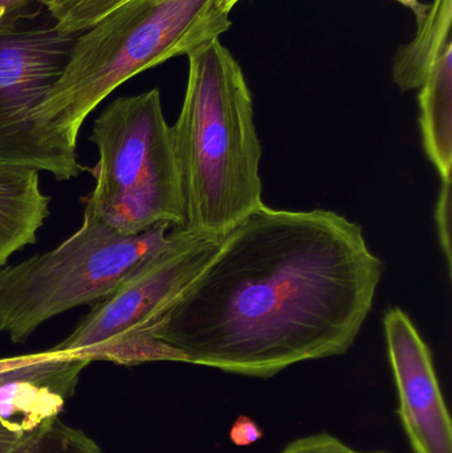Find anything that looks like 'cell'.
<instances>
[{"label": "cell", "instance_id": "277c9868", "mask_svg": "<svg viewBox=\"0 0 452 453\" xmlns=\"http://www.w3.org/2000/svg\"><path fill=\"white\" fill-rule=\"evenodd\" d=\"M96 188L85 206L116 231L185 226V201L161 93L151 89L109 104L93 124Z\"/></svg>", "mask_w": 452, "mask_h": 453}, {"label": "cell", "instance_id": "2e32d148", "mask_svg": "<svg viewBox=\"0 0 452 453\" xmlns=\"http://www.w3.org/2000/svg\"><path fill=\"white\" fill-rule=\"evenodd\" d=\"M450 215L451 182H442V190H441L437 207V223L438 229H440L441 242H442V248L445 250L448 268H451Z\"/></svg>", "mask_w": 452, "mask_h": 453}, {"label": "cell", "instance_id": "7c38bea8", "mask_svg": "<svg viewBox=\"0 0 452 453\" xmlns=\"http://www.w3.org/2000/svg\"><path fill=\"white\" fill-rule=\"evenodd\" d=\"M452 0H434L409 44L398 50L393 80L402 90L419 89L438 56L451 42Z\"/></svg>", "mask_w": 452, "mask_h": 453}, {"label": "cell", "instance_id": "9c48e42d", "mask_svg": "<svg viewBox=\"0 0 452 453\" xmlns=\"http://www.w3.org/2000/svg\"><path fill=\"white\" fill-rule=\"evenodd\" d=\"M88 359L50 350L23 356L0 370V419L19 431H32L57 418L76 393Z\"/></svg>", "mask_w": 452, "mask_h": 453}, {"label": "cell", "instance_id": "d6986e66", "mask_svg": "<svg viewBox=\"0 0 452 453\" xmlns=\"http://www.w3.org/2000/svg\"><path fill=\"white\" fill-rule=\"evenodd\" d=\"M395 2L401 3V4L408 7L411 10L417 19V24L421 23L425 18H426L427 12H429V5L424 4L419 0H395Z\"/></svg>", "mask_w": 452, "mask_h": 453}, {"label": "cell", "instance_id": "9a60e30c", "mask_svg": "<svg viewBox=\"0 0 452 453\" xmlns=\"http://www.w3.org/2000/svg\"><path fill=\"white\" fill-rule=\"evenodd\" d=\"M280 453H392V452H360L350 449L336 436L326 433L304 436L289 443Z\"/></svg>", "mask_w": 452, "mask_h": 453}, {"label": "cell", "instance_id": "3957f363", "mask_svg": "<svg viewBox=\"0 0 452 453\" xmlns=\"http://www.w3.org/2000/svg\"><path fill=\"white\" fill-rule=\"evenodd\" d=\"M231 27L218 0H126L77 36L37 117L77 145L87 117L135 74L219 39Z\"/></svg>", "mask_w": 452, "mask_h": 453}, {"label": "cell", "instance_id": "e0dca14e", "mask_svg": "<svg viewBox=\"0 0 452 453\" xmlns=\"http://www.w3.org/2000/svg\"><path fill=\"white\" fill-rule=\"evenodd\" d=\"M263 438L262 428L249 417H239L230 431V439L235 446L247 447Z\"/></svg>", "mask_w": 452, "mask_h": 453}, {"label": "cell", "instance_id": "44dd1931", "mask_svg": "<svg viewBox=\"0 0 452 453\" xmlns=\"http://www.w3.org/2000/svg\"><path fill=\"white\" fill-rule=\"evenodd\" d=\"M241 2V0H218V4H219V7L222 8L225 12L231 13L234 7Z\"/></svg>", "mask_w": 452, "mask_h": 453}, {"label": "cell", "instance_id": "ba28073f", "mask_svg": "<svg viewBox=\"0 0 452 453\" xmlns=\"http://www.w3.org/2000/svg\"><path fill=\"white\" fill-rule=\"evenodd\" d=\"M387 354L397 388L398 415L414 453H452V425L432 351L408 314L384 317Z\"/></svg>", "mask_w": 452, "mask_h": 453}, {"label": "cell", "instance_id": "30bf717a", "mask_svg": "<svg viewBox=\"0 0 452 453\" xmlns=\"http://www.w3.org/2000/svg\"><path fill=\"white\" fill-rule=\"evenodd\" d=\"M50 203L37 170L0 166V268L13 253L36 242Z\"/></svg>", "mask_w": 452, "mask_h": 453}, {"label": "cell", "instance_id": "4fadbf2b", "mask_svg": "<svg viewBox=\"0 0 452 453\" xmlns=\"http://www.w3.org/2000/svg\"><path fill=\"white\" fill-rule=\"evenodd\" d=\"M0 453H103L89 435L60 417L32 431H19L0 419Z\"/></svg>", "mask_w": 452, "mask_h": 453}, {"label": "cell", "instance_id": "ac0fdd59", "mask_svg": "<svg viewBox=\"0 0 452 453\" xmlns=\"http://www.w3.org/2000/svg\"><path fill=\"white\" fill-rule=\"evenodd\" d=\"M34 4H40V0H0V26L32 13L29 10Z\"/></svg>", "mask_w": 452, "mask_h": 453}, {"label": "cell", "instance_id": "5bb4252c", "mask_svg": "<svg viewBox=\"0 0 452 453\" xmlns=\"http://www.w3.org/2000/svg\"><path fill=\"white\" fill-rule=\"evenodd\" d=\"M126 0H40L53 23L66 34H82Z\"/></svg>", "mask_w": 452, "mask_h": 453}, {"label": "cell", "instance_id": "7a4b0ae2", "mask_svg": "<svg viewBox=\"0 0 452 453\" xmlns=\"http://www.w3.org/2000/svg\"><path fill=\"white\" fill-rule=\"evenodd\" d=\"M188 58L185 98L172 127L183 228L223 236L264 204L254 100L241 64L219 39Z\"/></svg>", "mask_w": 452, "mask_h": 453}, {"label": "cell", "instance_id": "ffe728a7", "mask_svg": "<svg viewBox=\"0 0 452 453\" xmlns=\"http://www.w3.org/2000/svg\"><path fill=\"white\" fill-rule=\"evenodd\" d=\"M23 356L20 357H12V358H3L0 359V370L8 369V367L15 366L19 362L21 361Z\"/></svg>", "mask_w": 452, "mask_h": 453}, {"label": "cell", "instance_id": "8fae6325", "mask_svg": "<svg viewBox=\"0 0 452 453\" xmlns=\"http://www.w3.org/2000/svg\"><path fill=\"white\" fill-rule=\"evenodd\" d=\"M419 125L424 148L442 182H451L452 45L442 50L419 88Z\"/></svg>", "mask_w": 452, "mask_h": 453}, {"label": "cell", "instance_id": "6da1fadb", "mask_svg": "<svg viewBox=\"0 0 452 453\" xmlns=\"http://www.w3.org/2000/svg\"><path fill=\"white\" fill-rule=\"evenodd\" d=\"M384 269L357 223L263 204L223 234L150 337L177 362L267 380L347 353Z\"/></svg>", "mask_w": 452, "mask_h": 453}, {"label": "cell", "instance_id": "52a82bcc", "mask_svg": "<svg viewBox=\"0 0 452 453\" xmlns=\"http://www.w3.org/2000/svg\"><path fill=\"white\" fill-rule=\"evenodd\" d=\"M34 19L32 12L0 26V166L69 180L84 170L77 145L47 129L37 111L63 74L80 34Z\"/></svg>", "mask_w": 452, "mask_h": 453}, {"label": "cell", "instance_id": "8992f818", "mask_svg": "<svg viewBox=\"0 0 452 453\" xmlns=\"http://www.w3.org/2000/svg\"><path fill=\"white\" fill-rule=\"evenodd\" d=\"M222 236L174 226L169 242L140 264L108 297L92 306L53 350L122 366L177 362L150 337L154 325L217 252Z\"/></svg>", "mask_w": 452, "mask_h": 453}, {"label": "cell", "instance_id": "5b68a950", "mask_svg": "<svg viewBox=\"0 0 452 453\" xmlns=\"http://www.w3.org/2000/svg\"><path fill=\"white\" fill-rule=\"evenodd\" d=\"M172 228L124 234L85 206L79 231L55 250L0 268V333L23 343L53 317L100 303L169 242Z\"/></svg>", "mask_w": 452, "mask_h": 453}]
</instances>
